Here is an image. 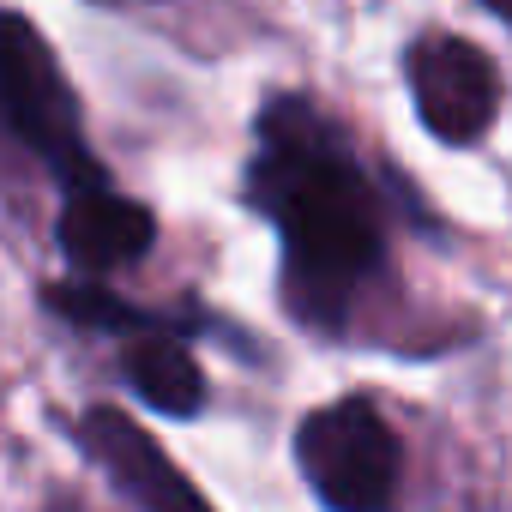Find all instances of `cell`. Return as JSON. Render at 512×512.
<instances>
[{
	"instance_id": "6",
	"label": "cell",
	"mask_w": 512,
	"mask_h": 512,
	"mask_svg": "<svg viewBox=\"0 0 512 512\" xmlns=\"http://www.w3.org/2000/svg\"><path fill=\"white\" fill-rule=\"evenodd\" d=\"M61 253L79 266V272H121L133 260H145L151 241H157V217L115 193V187H91V193H73L67 211H61Z\"/></svg>"
},
{
	"instance_id": "5",
	"label": "cell",
	"mask_w": 512,
	"mask_h": 512,
	"mask_svg": "<svg viewBox=\"0 0 512 512\" xmlns=\"http://www.w3.org/2000/svg\"><path fill=\"white\" fill-rule=\"evenodd\" d=\"M85 452L115 476V488L127 500H139L145 512H211L199 500V488L169 464V452L127 416V410H91L85 416Z\"/></svg>"
},
{
	"instance_id": "3",
	"label": "cell",
	"mask_w": 512,
	"mask_h": 512,
	"mask_svg": "<svg viewBox=\"0 0 512 512\" xmlns=\"http://www.w3.org/2000/svg\"><path fill=\"white\" fill-rule=\"evenodd\" d=\"M296 464L332 512H386L398 500V476H404L398 434L362 398L314 410L296 434Z\"/></svg>"
},
{
	"instance_id": "10",
	"label": "cell",
	"mask_w": 512,
	"mask_h": 512,
	"mask_svg": "<svg viewBox=\"0 0 512 512\" xmlns=\"http://www.w3.org/2000/svg\"><path fill=\"white\" fill-rule=\"evenodd\" d=\"M109 7H127V0H109Z\"/></svg>"
},
{
	"instance_id": "1",
	"label": "cell",
	"mask_w": 512,
	"mask_h": 512,
	"mask_svg": "<svg viewBox=\"0 0 512 512\" xmlns=\"http://www.w3.org/2000/svg\"><path fill=\"white\" fill-rule=\"evenodd\" d=\"M253 205L284 235L290 302L308 320H338L344 302L380 272L386 235L374 187L302 97H278L260 121Z\"/></svg>"
},
{
	"instance_id": "2",
	"label": "cell",
	"mask_w": 512,
	"mask_h": 512,
	"mask_svg": "<svg viewBox=\"0 0 512 512\" xmlns=\"http://www.w3.org/2000/svg\"><path fill=\"white\" fill-rule=\"evenodd\" d=\"M0 127L67 187V199L103 187V163L85 151L79 103H73L49 43L19 13H0Z\"/></svg>"
},
{
	"instance_id": "9",
	"label": "cell",
	"mask_w": 512,
	"mask_h": 512,
	"mask_svg": "<svg viewBox=\"0 0 512 512\" xmlns=\"http://www.w3.org/2000/svg\"><path fill=\"white\" fill-rule=\"evenodd\" d=\"M488 13H500V19L512 25V0H488Z\"/></svg>"
},
{
	"instance_id": "4",
	"label": "cell",
	"mask_w": 512,
	"mask_h": 512,
	"mask_svg": "<svg viewBox=\"0 0 512 512\" xmlns=\"http://www.w3.org/2000/svg\"><path fill=\"white\" fill-rule=\"evenodd\" d=\"M410 97H416V115L434 139L446 145H470L494 127L500 115V73L494 61L464 43V37H422L410 49Z\"/></svg>"
},
{
	"instance_id": "7",
	"label": "cell",
	"mask_w": 512,
	"mask_h": 512,
	"mask_svg": "<svg viewBox=\"0 0 512 512\" xmlns=\"http://www.w3.org/2000/svg\"><path fill=\"white\" fill-rule=\"evenodd\" d=\"M127 380L163 416H193L205 404V374L187 356V344H175V338H139L127 350Z\"/></svg>"
},
{
	"instance_id": "8",
	"label": "cell",
	"mask_w": 512,
	"mask_h": 512,
	"mask_svg": "<svg viewBox=\"0 0 512 512\" xmlns=\"http://www.w3.org/2000/svg\"><path fill=\"white\" fill-rule=\"evenodd\" d=\"M49 308L67 314V320H79V326H109V332L139 326V314L127 302H115L109 290H97V284H55L49 290Z\"/></svg>"
}]
</instances>
